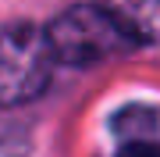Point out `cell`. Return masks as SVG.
<instances>
[{
	"label": "cell",
	"mask_w": 160,
	"mask_h": 157,
	"mask_svg": "<svg viewBox=\"0 0 160 157\" xmlns=\"http://www.w3.org/2000/svg\"><path fill=\"white\" fill-rule=\"evenodd\" d=\"M46 43H50L53 61L75 64V68H86V64H100L114 54H125L132 43L125 39V32L100 11L96 4H78L68 7L46 25Z\"/></svg>",
	"instance_id": "obj_2"
},
{
	"label": "cell",
	"mask_w": 160,
	"mask_h": 157,
	"mask_svg": "<svg viewBox=\"0 0 160 157\" xmlns=\"http://www.w3.org/2000/svg\"><path fill=\"white\" fill-rule=\"evenodd\" d=\"M118 157H160V143H128L118 150Z\"/></svg>",
	"instance_id": "obj_4"
},
{
	"label": "cell",
	"mask_w": 160,
	"mask_h": 157,
	"mask_svg": "<svg viewBox=\"0 0 160 157\" xmlns=\"http://www.w3.org/2000/svg\"><path fill=\"white\" fill-rule=\"evenodd\" d=\"M96 7L128 43H160V0H100Z\"/></svg>",
	"instance_id": "obj_3"
},
{
	"label": "cell",
	"mask_w": 160,
	"mask_h": 157,
	"mask_svg": "<svg viewBox=\"0 0 160 157\" xmlns=\"http://www.w3.org/2000/svg\"><path fill=\"white\" fill-rule=\"evenodd\" d=\"M53 75L46 36L29 22L0 29V107H22L43 97Z\"/></svg>",
	"instance_id": "obj_1"
}]
</instances>
